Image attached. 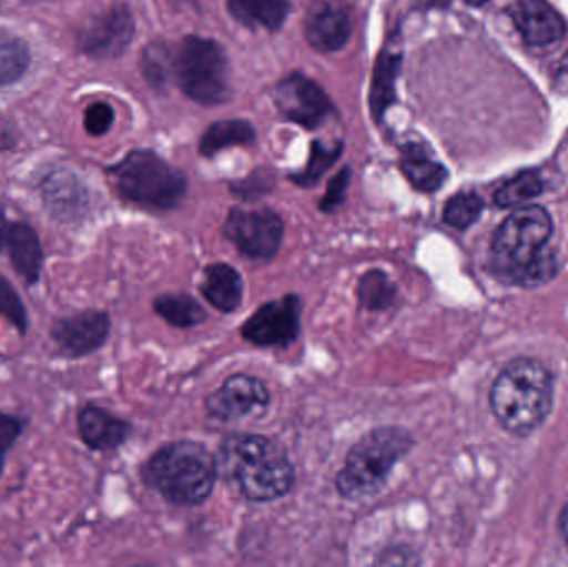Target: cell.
<instances>
[{"label": "cell", "instance_id": "cell-28", "mask_svg": "<svg viewBox=\"0 0 568 567\" xmlns=\"http://www.w3.org/2000/svg\"><path fill=\"white\" fill-rule=\"evenodd\" d=\"M140 70L150 87L163 92L172 83V45L152 42L143 49Z\"/></svg>", "mask_w": 568, "mask_h": 567}, {"label": "cell", "instance_id": "cell-8", "mask_svg": "<svg viewBox=\"0 0 568 567\" xmlns=\"http://www.w3.org/2000/svg\"><path fill=\"white\" fill-rule=\"evenodd\" d=\"M226 239L246 259L272 260L282 249L284 223L270 209H232L223 225Z\"/></svg>", "mask_w": 568, "mask_h": 567}, {"label": "cell", "instance_id": "cell-24", "mask_svg": "<svg viewBox=\"0 0 568 567\" xmlns=\"http://www.w3.org/2000/svg\"><path fill=\"white\" fill-rule=\"evenodd\" d=\"M153 310L176 328H192L205 322L206 312L193 296L185 293H166L153 302Z\"/></svg>", "mask_w": 568, "mask_h": 567}, {"label": "cell", "instance_id": "cell-26", "mask_svg": "<svg viewBox=\"0 0 568 567\" xmlns=\"http://www.w3.org/2000/svg\"><path fill=\"white\" fill-rule=\"evenodd\" d=\"M396 285L390 282L387 273L381 270H371L361 276L359 285H357V298L363 308L369 312H381V310L389 308L396 302Z\"/></svg>", "mask_w": 568, "mask_h": 567}, {"label": "cell", "instance_id": "cell-21", "mask_svg": "<svg viewBox=\"0 0 568 567\" xmlns=\"http://www.w3.org/2000/svg\"><path fill=\"white\" fill-rule=\"evenodd\" d=\"M230 16L248 27L278 32L291 12L290 0H226Z\"/></svg>", "mask_w": 568, "mask_h": 567}, {"label": "cell", "instance_id": "cell-4", "mask_svg": "<svg viewBox=\"0 0 568 567\" xmlns=\"http://www.w3.org/2000/svg\"><path fill=\"white\" fill-rule=\"evenodd\" d=\"M554 405V378L532 358L513 360L490 392V408L500 425L516 436L536 432Z\"/></svg>", "mask_w": 568, "mask_h": 567}, {"label": "cell", "instance_id": "cell-15", "mask_svg": "<svg viewBox=\"0 0 568 567\" xmlns=\"http://www.w3.org/2000/svg\"><path fill=\"white\" fill-rule=\"evenodd\" d=\"M353 33L349 10L336 3H314L304 19V36L317 52L333 53L344 49Z\"/></svg>", "mask_w": 568, "mask_h": 567}, {"label": "cell", "instance_id": "cell-7", "mask_svg": "<svg viewBox=\"0 0 568 567\" xmlns=\"http://www.w3.org/2000/svg\"><path fill=\"white\" fill-rule=\"evenodd\" d=\"M172 82L200 105L226 102L230 62L222 43L209 37H183L172 45Z\"/></svg>", "mask_w": 568, "mask_h": 567}, {"label": "cell", "instance_id": "cell-11", "mask_svg": "<svg viewBox=\"0 0 568 567\" xmlns=\"http://www.w3.org/2000/svg\"><path fill=\"white\" fill-rule=\"evenodd\" d=\"M135 37V19L125 3H115L90 17L79 32V47L93 59H116Z\"/></svg>", "mask_w": 568, "mask_h": 567}, {"label": "cell", "instance_id": "cell-13", "mask_svg": "<svg viewBox=\"0 0 568 567\" xmlns=\"http://www.w3.org/2000/svg\"><path fill=\"white\" fill-rule=\"evenodd\" d=\"M270 406V392L262 379L245 373L230 376L222 388L206 396L205 409L220 422L260 418Z\"/></svg>", "mask_w": 568, "mask_h": 567}, {"label": "cell", "instance_id": "cell-31", "mask_svg": "<svg viewBox=\"0 0 568 567\" xmlns=\"http://www.w3.org/2000/svg\"><path fill=\"white\" fill-rule=\"evenodd\" d=\"M27 418L13 413L0 412V476L6 468L7 456L27 428Z\"/></svg>", "mask_w": 568, "mask_h": 567}, {"label": "cell", "instance_id": "cell-10", "mask_svg": "<svg viewBox=\"0 0 568 567\" xmlns=\"http://www.w3.org/2000/svg\"><path fill=\"white\" fill-rule=\"evenodd\" d=\"M112 332V320L103 310L87 308L60 316L50 326V340L65 360H80L99 352Z\"/></svg>", "mask_w": 568, "mask_h": 567}, {"label": "cell", "instance_id": "cell-34", "mask_svg": "<svg viewBox=\"0 0 568 567\" xmlns=\"http://www.w3.org/2000/svg\"><path fill=\"white\" fill-rule=\"evenodd\" d=\"M273 185H275L273 172H270V170H256L248 179L233 183L232 189L239 195L250 199V196H260L263 193H268L270 190H273Z\"/></svg>", "mask_w": 568, "mask_h": 567}, {"label": "cell", "instance_id": "cell-38", "mask_svg": "<svg viewBox=\"0 0 568 567\" xmlns=\"http://www.w3.org/2000/svg\"><path fill=\"white\" fill-rule=\"evenodd\" d=\"M464 2L469 3L473 7H483L486 6L489 0H464Z\"/></svg>", "mask_w": 568, "mask_h": 567}, {"label": "cell", "instance_id": "cell-27", "mask_svg": "<svg viewBox=\"0 0 568 567\" xmlns=\"http://www.w3.org/2000/svg\"><path fill=\"white\" fill-rule=\"evenodd\" d=\"M544 192V180L536 170H526L517 173L509 182L504 183L496 195L494 202L500 209H513L520 206L530 200L537 199Z\"/></svg>", "mask_w": 568, "mask_h": 567}, {"label": "cell", "instance_id": "cell-16", "mask_svg": "<svg viewBox=\"0 0 568 567\" xmlns=\"http://www.w3.org/2000/svg\"><path fill=\"white\" fill-rule=\"evenodd\" d=\"M507 12L530 45H550L566 36L562 16L547 0H516Z\"/></svg>", "mask_w": 568, "mask_h": 567}, {"label": "cell", "instance_id": "cell-12", "mask_svg": "<svg viewBox=\"0 0 568 567\" xmlns=\"http://www.w3.org/2000/svg\"><path fill=\"white\" fill-rule=\"evenodd\" d=\"M301 300L296 295H284L280 300L260 306L242 326V336L252 345L262 348H284L293 345L300 336Z\"/></svg>", "mask_w": 568, "mask_h": 567}, {"label": "cell", "instance_id": "cell-29", "mask_svg": "<svg viewBox=\"0 0 568 567\" xmlns=\"http://www.w3.org/2000/svg\"><path fill=\"white\" fill-rule=\"evenodd\" d=\"M484 199L476 192H459L447 200L443 220L456 230H466L477 222L484 210Z\"/></svg>", "mask_w": 568, "mask_h": 567}, {"label": "cell", "instance_id": "cell-1", "mask_svg": "<svg viewBox=\"0 0 568 567\" xmlns=\"http://www.w3.org/2000/svg\"><path fill=\"white\" fill-rule=\"evenodd\" d=\"M554 223L542 206L530 205L510 213L490 243V269L509 285L539 286L557 273L556 256L547 252Z\"/></svg>", "mask_w": 568, "mask_h": 567}, {"label": "cell", "instance_id": "cell-23", "mask_svg": "<svg viewBox=\"0 0 568 567\" xmlns=\"http://www.w3.org/2000/svg\"><path fill=\"white\" fill-rule=\"evenodd\" d=\"M343 153L344 143L341 140L327 143L324 140L314 139L310 145L306 165L301 172L291 173V182L294 185L303 186V189H313L336 165Z\"/></svg>", "mask_w": 568, "mask_h": 567}, {"label": "cell", "instance_id": "cell-5", "mask_svg": "<svg viewBox=\"0 0 568 567\" xmlns=\"http://www.w3.org/2000/svg\"><path fill=\"white\" fill-rule=\"evenodd\" d=\"M414 439L400 426H381L361 436L337 473L336 489L344 499L363 502L386 486L394 466L410 452Z\"/></svg>", "mask_w": 568, "mask_h": 567}, {"label": "cell", "instance_id": "cell-18", "mask_svg": "<svg viewBox=\"0 0 568 567\" xmlns=\"http://www.w3.org/2000/svg\"><path fill=\"white\" fill-rule=\"evenodd\" d=\"M396 33L384 43L374 63L369 89V112L374 123L381 125L390 107L397 102V79L403 67V52L394 40Z\"/></svg>", "mask_w": 568, "mask_h": 567}, {"label": "cell", "instance_id": "cell-37", "mask_svg": "<svg viewBox=\"0 0 568 567\" xmlns=\"http://www.w3.org/2000/svg\"><path fill=\"white\" fill-rule=\"evenodd\" d=\"M560 73L568 77V52L564 55L562 62H560Z\"/></svg>", "mask_w": 568, "mask_h": 567}, {"label": "cell", "instance_id": "cell-22", "mask_svg": "<svg viewBox=\"0 0 568 567\" xmlns=\"http://www.w3.org/2000/svg\"><path fill=\"white\" fill-rule=\"evenodd\" d=\"M256 142V130L245 119H223L213 122L203 132L199 150L203 156H213L229 146L253 145Z\"/></svg>", "mask_w": 568, "mask_h": 567}, {"label": "cell", "instance_id": "cell-35", "mask_svg": "<svg viewBox=\"0 0 568 567\" xmlns=\"http://www.w3.org/2000/svg\"><path fill=\"white\" fill-rule=\"evenodd\" d=\"M19 220L7 219L6 210L0 205V255L6 256L19 229Z\"/></svg>", "mask_w": 568, "mask_h": 567}, {"label": "cell", "instance_id": "cell-20", "mask_svg": "<svg viewBox=\"0 0 568 567\" xmlns=\"http://www.w3.org/2000/svg\"><path fill=\"white\" fill-rule=\"evenodd\" d=\"M242 275L229 263H213L206 266L203 275L202 293L210 305L223 313H232L240 308L243 302Z\"/></svg>", "mask_w": 568, "mask_h": 567}, {"label": "cell", "instance_id": "cell-14", "mask_svg": "<svg viewBox=\"0 0 568 567\" xmlns=\"http://www.w3.org/2000/svg\"><path fill=\"white\" fill-rule=\"evenodd\" d=\"M40 199L52 219L75 223L89 210V192L75 173L53 166L39 182Z\"/></svg>", "mask_w": 568, "mask_h": 567}, {"label": "cell", "instance_id": "cell-17", "mask_svg": "<svg viewBox=\"0 0 568 567\" xmlns=\"http://www.w3.org/2000/svg\"><path fill=\"white\" fill-rule=\"evenodd\" d=\"M80 439L92 452L105 453L120 448L132 435V425L109 409L87 403L77 413Z\"/></svg>", "mask_w": 568, "mask_h": 567}, {"label": "cell", "instance_id": "cell-32", "mask_svg": "<svg viewBox=\"0 0 568 567\" xmlns=\"http://www.w3.org/2000/svg\"><path fill=\"white\" fill-rule=\"evenodd\" d=\"M351 176H353V170L346 165L329 180L326 193H324L320 202L321 212L333 213L334 210L343 205L344 200H346L347 189H349Z\"/></svg>", "mask_w": 568, "mask_h": 567}, {"label": "cell", "instance_id": "cell-9", "mask_svg": "<svg viewBox=\"0 0 568 567\" xmlns=\"http://www.w3.org/2000/svg\"><path fill=\"white\" fill-rule=\"evenodd\" d=\"M273 102L284 120L306 130L320 129L336 112L323 87L301 72L287 73L276 83Z\"/></svg>", "mask_w": 568, "mask_h": 567}, {"label": "cell", "instance_id": "cell-25", "mask_svg": "<svg viewBox=\"0 0 568 567\" xmlns=\"http://www.w3.org/2000/svg\"><path fill=\"white\" fill-rule=\"evenodd\" d=\"M30 65L27 43L9 30H0V87L16 83Z\"/></svg>", "mask_w": 568, "mask_h": 567}, {"label": "cell", "instance_id": "cell-33", "mask_svg": "<svg viewBox=\"0 0 568 567\" xmlns=\"http://www.w3.org/2000/svg\"><path fill=\"white\" fill-rule=\"evenodd\" d=\"M113 119H115V113H113V109L109 103L95 102L85 110L83 126H85L89 135H105L110 126H112Z\"/></svg>", "mask_w": 568, "mask_h": 567}, {"label": "cell", "instance_id": "cell-30", "mask_svg": "<svg viewBox=\"0 0 568 567\" xmlns=\"http://www.w3.org/2000/svg\"><path fill=\"white\" fill-rule=\"evenodd\" d=\"M0 316L13 326L20 336L29 333V312L22 296L7 276L0 273Z\"/></svg>", "mask_w": 568, "mask_h": 567}, {"label": "cell", "instance_id": "cell-2", "mask_svg": "<svg viewBox=\"0 0 568 567\" xmlns=\"http://www.w3.org/2000/svg\"><path fill=\"white\" fill-rule=\"evenodd\" d=\"M215 458L219 476L239 486L248 502H275L293 488L294 466L282 446L266 436L233 433Z\"/></svg>", "mask_w": 568, "mask_h": 567}, {"label": "cell", "instance_id": "cell-6", "mask_svg": "<svg viewBox=\"0 0 568 567\" xmlns=\"http://www.w3.org/2000/svg\"><path fill=\"white\" fill-rule=\"evenodd\" d=\"M109 176L123 200L149 210L175 209L189 189L185 173L152 150L126 153L110 166Z\"/></svg>", "mask_w": 568, "mask_h": 567}, {"label": "cell", "instance_id": "cell-36", "mask_svg": "<svg viewBox=\"0 0 568 567\" xmlns=\"http://www.w3.org/2000/svg\"><path fill=\"white\" fill-rule=\"evenodd\" d=\"M560 531H562L564 541H566L568 548V505L560 516Z\"/></svg>", "mask_w": 568, "mask_h": 567}, {"label": "cell", "instance_id": "cell-19", "mask_svg": "<svg viewBox=\"0 0 568 567\" xmlns=\"http://www.w3.org/2000/svg\"><path fill=\"white\" fill-rule=\"evenodd\" d=\"M399 169L407 182L423 193H436L449 179L446 166L420 142H406L399 149Z\"/></svg>", "mask_w": 568, "mask_h": 567}, {"label": "cell", "instance_id": "cell-3", "mask_svg": "<svg viewBox=\"0 0 568 567\" xmlns=\"http://www.w3.org/2000/svg\"><path fill=\"white\" fill-rule=\"evenodd\" d=\"M140 478L165 502L195 506L212 495L219 469L205 445L180 439L153 453L140 468Z\"/></svg>", "mask_w": 568, "mask_h": 567}]
</instances>
